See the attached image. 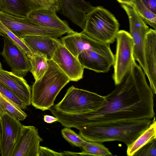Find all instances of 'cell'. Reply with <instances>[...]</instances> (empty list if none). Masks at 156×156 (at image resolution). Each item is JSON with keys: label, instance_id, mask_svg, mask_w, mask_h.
Segmentation results:
<instances>
[{"label": "cell", "instance_id": "cell-11", "mask_svg": "<svg viewBox=\"0 0 156 156\" xmlns=\"http://www.w3.org/2000/svg\"><path fill=\"white\" fill-rule=\"evenodd\" d=\"M43 141L35 126L22 124L11 156H39L40 143Z\"/></svg>", "mask_w": 156, "mask_h": 156}, {"label": "cell", "instance_id": "cell-27", "mask_svg": "<svg viewBox=\"0 0 156 156\" xmlns=\"http://www.w3.org/2000/svg\"><path fill=\"white\" fill-rule=\"evenodd\" d=\"M0 92L10 99L20 108L25 109L27 105L15 93L0 82Z\"/></svg>", "mask_w": 156, "mask_h": 156}, {"label": "cell", "instance_id": "cell-23", "mask_svg": "<svg viewBox=\"0 0 156 156\" xmlns=\"http://www.w3.org/2000/svg\"><path fill=\"white\" fill-rule=\"evenodd\" d=\"M0 108L6 111L11 116L20 121L27 117V114L13 101L0 92Z\"/></svg>", "mask_w": 156, "mask_h": 156}, {"label": "cell", "instance_id": "cell-34", "mask_svg": "<svg viewBox=\"0 0 156 156\" xmlns=\"http://www.w3.org/2000/svg\"><path fill=\"white\" fill-rule=\"evenodd\" d=\"M122 4H132L133 0H116Z\"/></svg>", "mask_w": 156, "mask_h": 156}, {"label": "cell", "instance_id": "cell-24", "mask_svg": "<svg viewBox=\"0 0 156 156\" xmlns=\"http://www.w3.org/2000/svg\"><path fill=\"white\" fill-rule=\"evenodd\" d=\"M133 5L136 12L146 24L156 29V14L148 8L141 0H133Z\"/></svg>", "mask_w": 156, "mask_h": 156}, {"label": "cell", "instance_id": "cell-21", "mask_svg": "<svg viewBox=\"0 0 156 156\" xmlns=\"http://www.w3.org/2000/svg\"><path fill=\"white\" fill-rule=\"evenodd\" d=\"M156 139V121L153 119L148 127L131 144L127 146L128 156H133L141 147L150 141Z\"/></svg>", "mask_w": 156, "mask_h": 156}, {"label": "cell", "instance_id": "cell-39", "mask_svg": "<svg viewBox=\"0 0 156 156\" xmlns=\"http://www.w3.org/2000/svg\"><path fill=\"white\" fill-rule=\"evenodd\" d=\"M0 155H1V151H0Z\"/></svg>", "mask_w": 156, "mask_h": 156}, {"label": "cell", "instance_id": "cell-28", "mask_svg": "<svg viewBox=\"0 0 156 156\" xmlns=\"http://www.w3.org/2000/svg\"><path fill=\"white\" fill-rule=\"evenodd\" d=\"M133 156H156V139L150 141L144 145Z\"/></svg>", "mask_w": 156, "mask_h": 156}, {"label": "cell", "instance_id": "cell-8", "mask_svg": "<svg viewBox=\"0 0 156 156\" xmlns=\"http://www.w3.org/2000/svg\"><path fill=\"white\" fill-rule=\"evenodd\" d=\"M121 6L127 13L129 19V33L133 39L134 58L139 62L146 75L144 49L145 39L149 28L138 14L132 4H122Z\"/></svg>", "mask_w": 156, "mask_h": 156}, {"label": "cell", "instance_id": "cell-31", "mask_svg": "<svg viewBox=\"0 0 156 156\" xmlns=\"http://www.w3.org/2000/svg\"><path fill=\"white\" fill-rule=\"evenodd\" d=\"M63 156V152H57L47 147L40 146L39 156Z\"/></svg>", "mask_w": 156, "mask_h": 156}, {"label": "cell", "instance_id": "cell-10", "mask_svg": "<svg viewBox=\"0 0 156 156\" xmlns=\"http://www.w3.org/2000/svg\"><path fill=\"white\" fill-rule=\"evenodd\" d=\"M3 48L0 54L15 74L25 76L31 69V66L24 51L7 35L3 38Z\"/></svg>", "mask_w": 156, "mask_h": 156}, {"label": "cell", "instance_id": "cell-2", "mask_svg": "<svg viewBox=\"0 0 156 156\" xmlns=\"http://www.w3.org/2000/svg\"><path fill=\"white\" fill-rule=\"evenodd\" d=\"M152 119L120 120L88 125L80 128L85 140L100 143L118 141L128 146L149 126Z\"/></svg>", "mask_w": 156, "mask_h": 156}, {"label": "cell", "instance_id": "cell-1", "mask_svg": "<svg viewBox=\"0 0 156 156\" xmlns=\"http://www.w3.org/2000/svg\"><path fill=\"white\" fill-rule=\"evenodd\" d=\"M145 73L133 61L120 82L105 96L98 110L77 114L76 122L80 127L111 121L152 119L155 116L154 94L148 84Z\"/></svg>", "mask_w": 156, "mask_h": 156}, {"label": "cell", "instance_id": "cell-37", "mask_svg": "<svg viewBox=\"0 0 156 156\" xmlns=\"http://www.w3.org/2000/svg\"><path fill=\"white\" fill-rule=\"evenodd\" d=\"M1 133H2V130H1V123L0 120V140L1 137Z\"/></svg>", "mask_w": 156, "mask_h": 156}, {"label": "cell", "instance_id": "cell-26", "mask_svg": "<svg viewBox=\"0 0 156 156\" xmlns=\"http://www.w3.org/2000/svg\"><path fill=\"white\" fill-rule=\"evenodd\" d=\"M63 138L69 143L74 146L81 147L84 140L70 128L65 127L61 130Z\"/></svg>", "mask_w": 156, "mask_h": 156}, {"label": "cell", "instance_id": "cell-22", "mask_svg": "<svg viewBox=\"0 0 156 156\" xmlns=\"http://www.w3.org/2000/svg\"><path fill=\"white\" fill-rule=\"evenodd\" d=\"M31 66L30 72L35 81L41 78L47 71L48 66V60L42 54H32L27 56Z\"/></svg>", "mask_w": 156, "mask_h": 156}, {"label": "cell", "instance_id": "cell-32", "mask_svg": "<svg viewBox=\"0 0 156 156\" xmlns=\"http://www.w3.org/2000/svg\"><path fill=\"white\" fill-rule=\"evenodd\" d=\"M145 5L156 14V0H141Z\"/></svg>", "mask_w": 156, "mask_h": 156}, {"label": "cell", "instance_id": "cell-15", "mask_svg": "<svg viewBox=\"0 0 156 156\" xmlns=\"http://www.w3.org/2000/svg\"><path fill=\"white\" fill-rule=\"evenodd\" d=\"M57 11L51 8H42L33 11L27 16L35 23L42 27L56 29L67 34L74 33L65 20L59 18Z\"/></svg>", "mask_w": 156, "mask_h": 156}, {"label": "cell", "instance_id": "cell-13", "mask_svg": "<svg viewBox=\"0 0 156 156\" xmlns=\"http://www.w3.org/2000/svg\"><path fill=\"white\" fill-rule=\"evenodd\" d=\"M51 60L68 76L70 81H77L82 79L84 68L77 58L62 43L56 50Z\"/></svg>", "mask_w": 156, "mask_h": 156}, {"label": "cell", "instance_id": "cell-33", "mask_svg": "<svg viewBox=\"0 0 156 156\" xmlns=\"http://www.w3.org/2000/svg\"><path fill=\"white\" fill-rule=\"evenodd\" d=\"M44 120L45 122L48 123H51L57 121L58 119L55 116L46 115H44Z\"/></svg>", "mask_w": 156, "mask_h": 156}, {"label": "cell", "instance_id": "cell-30", "mask_svg": "<svg viewBox=\"0 0 156 156\" xmlns=\"http://www.w3.org/2000/svg\"><path fill=\"white\" fill-rule=\"evenodd\" d=\"M34 4L40 8H51L59 10V6L50 0H30Z\"/></svg>", "mask_w": 156, "mask_h": 156}, {"label": "cell", "instance_id": "cell-36", "mask_svg": "<svg viewBox=\"0 0 156 156\" xmlns=\"http://www.w3.org/2000/svg\"><path fill=\"white\" fill-rule=\"evenodd\" d=\"M5 35L3 32L0 29V36L4 37Z\"/></svg>", "mask_w": 156, "mask_h": 156}, {"label": "cell", "instance_id": "cell-6", "mask_svg": "<svg viewBox=\"0 0 156 156\" xmlns=\"http://www.w3.org/2000/svg\"><path fill=\"white\" fill-rule=\"evenodd\" d=\"M0 20L20 39L29 35H41L57 39L66 34L59 30L40 26L27 16L15 17L0 11Z\"/></svg>", "mask_w": 156, "mask_h": 156}, {"label": "cell", "instance_id": "cell-4", "mask_svg": "<svg viewBox=\"0 0 156 156\" xmlns=\"http://www.w3.org/2000/svg\"><path fill=\"white\" fill-rule=\"evenodd\" d=\"M119 27L114 16L99 6L94 7L87 14L83 31L91 38L110 45L115 41Z\"/></svg>", "mask_w": 156, "mask_h": 156}, {"label": "cell", "instance_id": "cell-5", "mask_svg": "<svg viewBox=\"0 0 156 156\" xmlns=\"http://www.w3.org/2000/svg\"><path fill=\"white\" fill-rule=\"evenodd\" d=\"M105 100V96L72 86L67 90L61 101L53 106L62 112L80 113L98 110Z\"/></svg>", "mask_w": 156, "mask_h": 156}, {"label": "cell", "instance_id": "cell-14", "mask_svg": "<svg viewBox=\"0 0 156 156\" xmlns=\"http://www.w3.org/2000/svg\"><path fill=\"white\" fill-rule=\"evenodd\" d=\"M62 13L83 30L86 16L93 8L84 0H57Z\"/></svg>", "mask_w": 156, "mask_h": 156}, {"label": "cell", "instance_id": "cell-35", "mask_svg": "<svg viewBox=\"0 0 156 156\" xmlns=\"http://www.w3.org/2000/svg\"><path fill=\"white\" fill-rule=\"evenodd\" d=\"M50 0L52 2H53L55 4H56V5H58L59 6L57 0Z\"/></svg>", "mask_w": 156, "mask_h": 156}, {"label": "cell", "instance_id": "cell-12", "mask_svg": "<svg viewBox=\"0 0 156 156\" xmlns=\"http://www.w3.org/2000/svg\"><path fill=\"white\" fill-rule=\"evenodd\" d=\"M1 137L0 148L1 156H11L15 143L20 133V121L0 108Z\"/></svg>", "mask_w": 156, "mask_h": 156}, {"label": "cell", "instance_id": "cell-25", "mask_svg": "<svg viewBox=\"0 0 156 156\" xmlns=\"http://www.w3.org/2000/svg\"><path fill=\"white\" fill-rule=\"evenodd\" d=\"M101 143L84 140L81 147L85 156H111L112 153Z\"/></svg>", "mask_w": 156, "mask_h": 156}, {"label": "cell", "instance_id": "cell-9", "mask_svg": "<svg viewBox=\"0 0 156 156\" xmlns=\"http://www.w3.org/2000/svg\"><path fill=\"white\" fill-rule=\"evenodd\" d=\"M116 40V50L112 76L115 85L119 83L135 60L133 56V39L129 33L124 30H119Z\"/></svg>", "mask_w": 156, "mask_h": 156}, {"label": "cell", "instance_id": "cell-7", "mask_svg": "<svg viewBox=\"0 0 156 156\" xmlns=\"http://www.w3.org/2000/svg\"><path fill=\"white\" fill-rule=\"evenodd\" d=\"M61 43L75 56L82 52L92 51L98 53L108 59L113 64L115 55L109 45L96 41L86 35L83 31L75 32L68 34L62 38Z\"/></svg>", "mask_w": 156, "mask_h": 156}, {"label": "cell", "instance_id": "cell-17", "mask_svg": "<svg viewBox=\"0 0 156 156\" xmlns=\"http://www.w3.org/2000/svg\"><path fill=\"white\" fill-rule=\"evenodd\" d=\"M144 54L146 65V76L150 87L156 94V31L149 29L145 39Z\"/></svg>", "mask_w": 156, "mask_h": 156}, {"label": "cell", "instance_id": "cell-20", "mask_svg": "<svg viewBox=\"0 0 156 156\" xmlns=\"http://www.w3.org/2000/svg\"><path fill=\"white\" fill-rule=\"evenodd\" d=\"M1 11L19 17L28 16L31 12L41 9L30 0H2Z\"/></svg>", "mask_w": 156, "mask_h": 156}, {"label": "cell", "instance_id": "cell-29", "mask_svg": "<svg viewBox=\"0 0 156 156\" xmlns=\"http://www.w3.org/2000/svg\"><path fill=\"white\" fill-rule=\"evenodd\" d=\"M0 29L3 32L5 35H7L18 44L24 51L27 56L32 54L25 44L11 32L0 20Z\"/></svg>", "mask_w": 156, "mask_h": 156}, {"label": "cell", "instance_id": "cell-16", "mask_svg": "<svg viewBox=\"0 0 156 156\" xmlns=\"http://www.w3.org/2000/svg\"><path fill=\"white\" fill-rule=\"evenodd\" d=\"M33 54H42L51 60L56 50L61 43L57 39L45 35H34L20 39Z\"/></svg>", "mask_w": 156, "mask_h": 156}, {"label": "cell", "instance_id": "cell-19", "mask_svg": "<svg viewBox=\"0 0 156 156\" xmlns=\"http://www.w3.org/2000/svg\"><path fill=\"white\" fill-rule=\"evenodd\" d=\"M77 58L84 68L97 73H107L113 66L107 58L92 51H83L79 54Z\"/></svg>", "mask_w": 156, "mask_h": 156}, {"label": "cell", "instance_id": "cell-18", "mask_svg": "<svg viewBox=\"0 0 156 156\" xmlns=\"http://www.w3.org/2000/svg\"><path fill=\"white\" fill-rule=\"evenodd\" d=\"M0 82L15 93L27 106L31 104V89L23 77L2 69L0 71Z\"/></svg>", "mask_w": 156, "mask_h": 156}, {"label": "cell", "instance_id": "cell-38", "mask_svg": "<svg viewBox=\"0 0 156 156\" xmlns=\"http://www.w3.org/2000/svg\"><path fill=\"white\" fill-rule=\"evenodd\" d=\"M2 64L0 62V71L2 69Z\"/></svg>", "mask_w": 156, "mask_h": 156}, {"label": "cell", "instance_id": "cell-3", "mask_svg": "<svg viewBox=\"0 0 156 156\" xmlns=\"http://www.w3.org/2000/svg\"><path fill=\"white\" fill-rule=\"evenodd\" d=\"M70 81L52 60H48L47 71L32 86L31 104L42 111L49 110L61 90Z\"/></svg>", "mask_w": 156, "mask_h": 156}]
</instances>
